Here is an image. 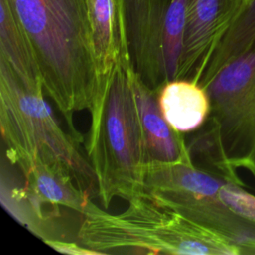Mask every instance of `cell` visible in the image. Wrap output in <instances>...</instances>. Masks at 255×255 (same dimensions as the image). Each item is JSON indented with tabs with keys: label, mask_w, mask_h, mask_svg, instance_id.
<instances>
[{
	"label": "cell",
	"mask_w": 255,
	"mask_h": 255,
	"mask_svg": "<svg viewBox=\"0 0 255 255\" xmlns=\"http://www.w3.org/2000/svg\"><path fill=\"white\" fill-rule=\"evenodd\" d=\"M36 54L43 88L82 141L74 114L90 110L98 87L89 0H9Z\"/></svg>",
	"instance_id": "1"
},
{
	"label": "cell",
	"mask_w": 255,
	"mask_h": 255,
	"mask_svg": "<svg viewBox=\"0 0 255 255\" xmlns=\"http://www.w3.org/2000/svg\"><path fill=\"white\" fill-rule=\"evenodd\" d=\"M128 48L98 82L91 109L87 153L105 208L115 197L129 200L143 191L146 154L130 83Z\"/></svg>",
	"instance_id": "2"
},
{
	"label": "cell",
	"mask_w": 255,
	"mask_h": 255,
	"mask_svg": "<svg viewBox=\"0 0 255 255\" xmlns=\"http://www.w3.org/2000/svg\"><path fill=\"white\" fill-rule=\"evenodd\" d=\"M78 236L84 246L102 254H241L221 234L157 203L144 191L129 199L119 214L90 201Z\"/></svg>",
	"instance_id": "3"
},
{
	"label": "cell",
	"mask_w": 255,
	"mask_h": 255,
	"mask_svg": "<svg viewBox=\"0 0 255 255\" xmlns=\"http://www.w3.org/2000/svg\"><path fill=\"white\" fill-rule=\"evenodd\" d=\"M210 114L188 145L208 171L239 185L238 169L255 179V39L205 86Z\"/></svg>",
	"instance_id": "4"
},
{
	"label": "cell",
	"mask_w": 255,
	"mask_h": 255,
	"mask_svg": "<svg viewBox=\"0 0 255 255\" xmlns=\"http://www.w3.org/2000/svg\"><path fill=\"white\" fill-rule=\"evenodd\" d=\"M0 126L11 163L18 165L35 156L62 161L85 191L98 194L97 176L80 150L81 140L64 131L43 94L27 90L3 59H0Z\"/></svg>",
	"instance_id": "5"
},
{
	"label": "cell",
	"mask_w": 255,
	"mask_h": 255,
	"mask_svg": "<svg viewBox=\"0 0 255 255\" xmlns=\"http://www.w3.org/2000/svg\"><path fill=\"white\" fill-rule=\"evenodd\" d=\"M185 7L186 0H124L132 66L153 90L176 79L183 46Z\"/></svg>",
	"instance_id": "6"
},
{
	"label": "cell",
	"mask_w": 255,
	"mask_h": 255,
	"mask_svg": "<svg viewBox=\"0 0 255 255\" xmlns=\"http://www.w3.org/2000/svg\"><path fill=\"white\" fill-rule=\"evenodd\" d=\"M248 0H186L182 52L175 80L198 82L215 47Z\"/></svg>",
	"instance_id": "7"
},
{
	"label": "cell",
	"mask_w": 255,
	"mask_h": 255,
	"mask_svg": "<svg viewBox=\"0 0 255 255\" xmlns=\"http://www.w3.org/2000/svg\"><path fill=\"white\" fill-rule=\"evenodd\" d=\"M26 180L23 196L27 208L25 215L30 226L32 217L43 221L44 205L58 209L63 206L84 214L90 194L76 181L70 168L62 161L35 156L17 165Z\"/></svg>",
	"instance_id": "8"
},
{
	"label": "cell",
	"mask_w": 255,
	"mask_h": 255,
	"mask_svg": "<svg viewBox=\"0 0 255 255\" xmlns=\"http://www.w3.org/2000/svg\"><path fill=\"white\" fill-rule=\"evenodd\" d=\"M130 83L137 108L146 160L192 161L181 132L174 129L161 113L158 90L148 87L133 67L130 70Z\"/></svg>",
	"instance_id": "9"
},
{
	"label": "cell",
	"mask_w": 255,
	"mask_h": 255,
	"mask_svg": "<svg viewBox=\"0 0 255 255\" xmlns=\"http://www.w3.org/2000/svg\"><path fill=\"white\" fill-rule=\"evenodd\" d=\"M98 82L109 75L123 50L128 48L124 0H89Z\"/></svg>",
	"instance_id": "10"
},
{
	"label": "cell",
	"mask_w": 255,
	"mask_h": 255,
	"mask_svg": "<svg viewBox=\"0 0 255 255\" xmlns=\"http://www.w3.org/2000/svg\"><path fill=\"white\" fill-rule=\"evenodd\" d=\"M0 59L13 70L22 85L43 94V82L33 45L9 0H0Z\"/></svg>",
	"instance_id": "11"
},
{
	"label": "cell",
	"mask_w": 255,
	"mask_h": 255,
	"mask_svg": "<svg viewBox=\"0 0 255 255\" xmlns=\"http://www.w3.org/2000/svg\"><path fill=\"white\" fill-rule=\"evenodd\" d=\"M158 103L166 122L180 132L201 128L211 108L206 89L191 80L164 83L158 89Z\"/></svg>",
	"instance_id": "12"
},
{
	"label": "cell",
	"mask_w": 255,
	"mask_h": 255,
	"mask_svg": "<svg viewBox=\"0 0 255 255\" xmlns=\"http://www.w3.org/2000/svg\"><path fill=\"white\" fill-rule=\"evenodd\" d=\"M255 39V0H248L245 9L221 38L212 52L199 80L205 87L231 60L241 54Z\"/></svg>",
	"instance_id": "13"
},
{
	"label": "cell",
	"mask_w": 255,
	"mask_h": 255,
	"mask_svg": "<svg viewBox=\"0 0 255 255\" xmlns=\"http://www.w3.org/2000/svg\"><path fill=\"white\" fill-rule=\"evenodd\" d=\"M221 200L237 215L255 223V195L242 185L224 180L219 188Z\"/></svg>",
	"instance_id": "14"
},
{
	"label": "cell",
	"mask_w": 255,
	"mask_h": 255,
	"mask_svg": "<svg viewBox=\"0 0 255 255\" xmlns=\"http://www.w3.org/2000/svg\"><path fill=\"white\" fill-rule=\"evenodd\" d=\"M44 242L54 250L71 255H103L101 252L86 246H80L75 242H67L58 239H46Z\"/></svg>",
	"instance_id": "15"
}]
</instances>
